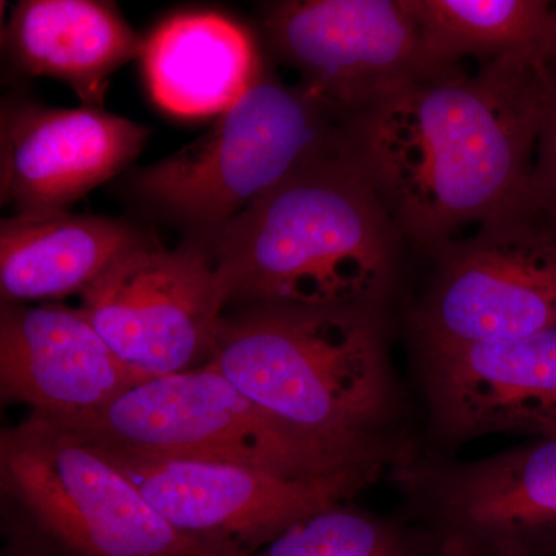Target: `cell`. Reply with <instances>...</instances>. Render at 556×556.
Returning <instances> with one entry per match:
<instances>
[{
  "label": "cell",
  "instance_id": "ffe728a7",
  "mask_svg": "<svg viewBox=\"0 0 556 556\" xmlns=\"http://www.w3.org/2000/svg\"><path fill=\"white\" fill-rule=\"evenodd\" d=\"M527 200L556 236V70L552 65L546 112L538 137Z\"/></svg>",
  "mask_w": 556,
  "mask_h": 556
},
{
  "label": "cell",
  "instance_id": "6da1fadb",
  "mask_svg": "<svg viewBox=\"0 0 556 556\" xmlns=\"http://www.w3.org/2000/svg\"><path fill=\"white\" fill-rule=\"evenodd\" d=\"M551 64L430 70L343 119L342 152L405 243L434 255L527 195Z\"/></svg>",
  "mask_w": 556,
  "mask_h": 556
},
{
  "label": "cell",
  "instance_id": "9a60e30c",
  "mask_svg": "<svg viewBox=\"0 0 556 556\" xmlns=\"http://www.w3.org/2000/svg\"><path fill=\"white\" fill-rule=\"evenodd\" d=\"M144 40L115 3L98 0H22L3 31L17 72L60 79L83 108L101 110L110 76L141 58Z\"/></svg>",
  "mask_w": 556,
  "mask_h": 556
},
{
  "label": "cell",
  "instance_id": "7c38bea8",
  "mask_svg": "<svg viewBox=\"0 0 556 556\" xmlns=\"http://www.w3.org/2000/svg\"><path fill=\"white\" fill-rule=\"evenodd\" d=\"M431 433L456 445L486 434H556V325L503 342L417 351Z\"/></svg>",
  "mask_w": 556,
  "mask_h": 556
},
{
  "label": "cell",
  "instance_id": "8fae6325",
  "mask_svg": "<svg viewBox=\"0 0 556 556\" xmlns=\"http://www.w3.org/2000/svg\"><path fill=\"white\" fill-rule=\"evenodd\" d=\"M396 478L427 529L460 551L532 556L556 540V434L471 463L409 459Z\"/></svg>",
  "mask_w": 556,
  "mask_h": 556
},
{
  "label": "cell",
  "instance_id": "ac0fdd59",
  "mask_svg": "<svg viewBox=\"0 0 556 556\" xmlns=\"http://www.w3.org/2000/svg\"><path fill=\"white\" fill-rule=\"evenodd\" d=\"M431 68L500 58L551 64L556 7L547 0H408Z\"/></svg>",
  "mask_w": 556,
  "mask_h": 556
},
{
  "label": "cell",
  "instance_id": "2e32d148",
  "mask_svg": "<svg viewBox=\"0 0 556 556\" xmlns=\"http://www.w3.org/2000/svg\"><path fill=\"white\" fill-rule=\"evenodd\" d=\"M142 72L160 109L181 118L222 115L262 72L255 40L218 13H182L144 40Z\"/></svg>",
  "mask_w": 556,
  "mask_h": 556
},
{
  "label": "cell",
  "instance_id": "d6986e66",
  "mask_svg": "<svg viewBox=\"0 0 556 556\" xmlns=\"http://www.w3.org/2000/svg\"><path fill=\"white\" fill-rule=\"evenodd\" d=\"M456 555V547L427 527L416 529L342 504L299 522L252 556Z\"/></svg>",
  "mask_w": 556,
  "mask_h": 556
},
{
  "label": "cell",
  "instance_id": "e0dca14e",
  "mask_svg": "<svg viewBox=\"0 0 556 556\" xmlns=\"http://www.w3.org/2000/svg\"><path fill=\"white\" fill-rule=\"evenodd\" d=\"M146 239L130 223L68 211L3 218L2 303L83 294L124 252Z\"/></svg>",
  "mask_w": 556,
  "mask_h": 556
},
{
  "label": "cell",
  "instance_id": "8992f818",
  "mask_svg": "<svg viewBox=\"0 0 556 556\" xmlns=\"http://www.w3.org/2000/svg\"><path fill=\"white\" fill-rule=\"evenodd\" d=\"M0 478L75 556H233L174 529L108 453L53 417L2 431Z\"/></svg>",
  "mask_w": 556,
  "mask_h": 556
},
{
  "label": "cell",
  "instance_id": "ba28073f",
  "mask_svg": "<svg viewBox=\"0 0 556 556\" xmlns=\"http://www.w3.org/2000/svg\"><path fill=\"white\" fill-rule=\"evenodd\" d=\"M80 300L113 353L144 379L207 364L229 305L207 248L190 240L175 249L141 241Z\"/></svg>",
  "mask_w": 556,
  "mask_h": 556
},
{
  "label": "cell",
  "instance_id": "3957f363",
  "mask_svg": "<svg viewBox=\"0 0 556 556\" xmlns=\"http://www.w3.org/2000/svg\"><path fill=\"white\" fill-rule=\"evenodd\" d=\"M207 365L303 433L409 459L391 433L402 401L382 308L241 306L223 317Z\"/></svg>",
  "mask_w": 556,
  "mask_h": 556
},
{
  "label": "cell",
  "instance_id": "30bf717a",
  "mask_svg": "<svg viewBox=\"0 0 556 556\" xmlns=\"http://www.w3.org/2000/svg\"><path fill=\"white\" fill-rule=\"evenodd\" d=\"M269 53L345 119L430 72L408 0H285L260 21Z\"/></svg>",
  "mask_w": 556,
  "mask_h": 556
},
{
  "label": "cell",
  "instance_id": "9c48e42d",
  "mask_svg": "<svg viewBox=\"0 0 556 556\" xmlns=\"http://www.w3.org/2000/svg\"><path fill=\"white\" fill-rule=\"evenodd\" d=\"M109 456L164 521L233 556L257 554L299 522L350 504L386 470L365 466L328 477L287 478L226 464Z\"/></svg>",
  "mask_w": 556,
  "mask_h": 556
},
{
  "label": "cell",
  "instance_id": "7a4b0ae2",
  "mask_svg": "<svg viewBox=\"0 0 556 556\" xmlns=\"http://www.w3.org/2000/svg\"><path fill=\"white\" fill-rule=\"evenodd\" d=\"M404 244L340 150L289 175L206 248L229 303L382 308Z\"/></svg>",
  "mask_w": 556,
  "mask_h": 556
},
{
  "label": "cell",
  "instance_id": "5bb4252c",
  "mask_svg": "<svg viewBox=\"0 0 556 556\" xmlns=\"http://www.w3.org/2000/svg\"><path fill=\"white\" fill-rule=\"evenodd\" d=\"M144 380L79 308L0 306V391L3 399L30 405L35 415L94 412Z\"/></svg>",
  "mask_w": 556,
  "mask_h": 556
},
{
  "label": "cell",
  "instance_id": "44dd1931",
  "mask_svg": "<svg viewBox=\"0 0 556 556\" xmlns=\"http://www.w3.org/2000/svg\"><path fill=\"white\" fill-rule=\"evenodd\" d=\"M456 556H496V555L475 554V552H466V551H460V548H457Z\"/></svg>",
  "mask_w": 556,
  "mask_h": 556
},
{
  "label": "cell",
  "instance_id": "277c9868",
  "mask_svg": "<svg viewBox=\"0 0 556 556\" xmlns=\"http://www.w3.org/2000/svg\"><path fill=\"white\" fill-rule=\"evenodd\" d=\"M343 121L302 84L263 65L247 93L206 134L124 178L139 207L206 244L300 167L342 150Z\"/></svg>",
  "mask_w": 556,
  "mask_h": 556
},
{
  "label": "cell",
  "instance_id": "5b68a950",
  "mask_svg": "<svg viewBox=\"0 0 556 556\" xmlns=\"http://www.w3.org/2000/svg\"><path fill=\"white\" fill-rule=\"evenodd\" d=\"M53 419L109 455L127 459L226 464L287 478L401 464L383 453L303 433L207 364L139 382L94 412Z\"/></svg>",
  "mask_w": 556,
  "mask_h": 556
},
{
  "label": "cell",
  "instance_id": "52a82bcc",
  "mask_svg": "<svg viewBox=\"0 0 556 556\" xmlns=\"http://www.w3.org/2000/svg\"><path fill=\"white\" fill-rule=\"evenodd\" d=\"M412 316L417 351L503 342L556 325V236L527 195L433 255Z\"/></svg>",
  "mask_w": 556,
  "mask_h": 556
},
{
  "label": "cell",
  "instance_id": "4fadbf2b",
  "mask_svg": "<svg viewBox=\"0 0 556 556\" xmlns=\"http://www.w3.org/2000/svg\"><path fill=\"white\" fill-rule=\"evenodd\" d=\"M149 127L101 109L11 97L0 112V199L14 215L68 211L144 149Z\"/></svg>",
  "mask_w": 556,
  "mask_h": 556
},
{
  "label": "cell",
  "instance_id": "7402d4cb",
  "mask_svg": "<svg viewBox=\"0 0 556 556\" xmlns=\"http://www.w3.org/2000/svg\"><path fill=\"white\" fill-rule=\"evenodd\" d=\"M551 65H552V68H555L556 70V58L554 61L551 62Z\"/></svg>",
  "mask_w": 556,
  "mask_h": 556
}]
</instances>
